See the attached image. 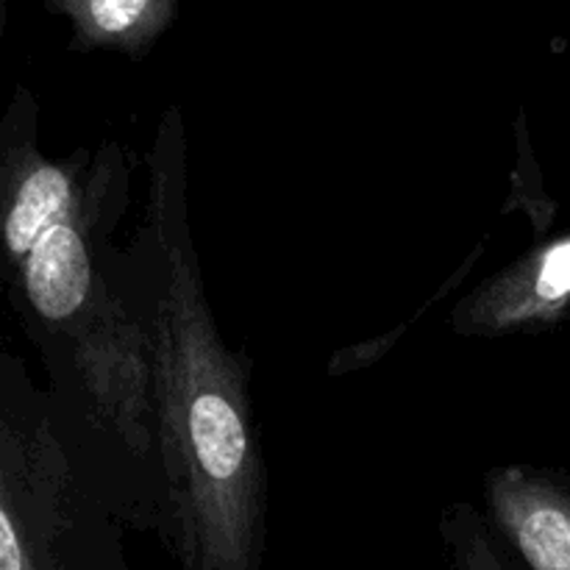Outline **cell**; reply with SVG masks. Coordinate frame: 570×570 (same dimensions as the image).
I'll return each instance as SVG.
<instances>
[{"mask_svg": "<svg viewBox=\"0 0 570 570\" xmlns=\"http://www.w3.org/2000/svg\"><path fill=\"white\" fill-rule=\"evenodd\" d=\"M134 198L120 139L65 156L39 145V104L17 87L0 117V289L45 367L78 476L126 529L161 534L159 451L137 321L109 278Z\"/></svg>", "mask_w": 570, "mask_h": 570, "instance_id": "6da1fadb", "label": "cell"}, {"mask_svg": "<svg viewBox=\"0 0 570 570\" xmlns=\"http://www.w3.org/2000/svg\"><path fill=\"white\" fill-rule=\"evenodd\" d=\"M187 131L161 115L145 159V204L109 278L137 321L159 451V540L181 570H262L271 479L250 360L220 334L189 226Z\"/></svg>", "mask_w": 570, "mask_h": 570, "instance_id": "7a4b0ae2", "label": "cell"}, {"mask_svg": "<svg viewBox=\"0 0 570 570\" xmlns=\"http://www.w3.org/2000/svg\"><path fill=\"white\" fill-rule=\"evenodd\" d=\"M122 532L78 476L48 390L0 348V570H131Z\"/></svg>", "mask_w": 570, "mask_h": 570, "instance_id": "3957f363", "label": "cell"}, {"mask_svg": "<svg viewBox=\"0 0 570 570\" xmlns=\"http://www.w3.org/2000/svg\"><path fill=\"white\" fill-rule=\"evenodd\" d=\"M570 317V232L540 243L456 301L449 326L460 337H512Z\"/></svg>", "mask_w": 570, "mask_h": 570, "instance_id": "277c9868", "label": "cell"}, {"mask_svg": "<svg viewBox=\"0 0 570 570\" xmlns=\"http://www.w3.org/2000/svg\"><path fill=\"white\" fill-rule=\"evenodd\" d=\"M482 512L527 570H570L568 468H490L482 479Z\"/></svg>", "mask_w": 570, "mask_h": 570, "instance_id": "5b68a950", "label": "cell"}, {"mask_svg": "<svg viewBox=\"0 0 570 570\" xmlns=\"http://www.w3.org/2000/svg\"><path fill=\"white\" fill-rule=\"evenodd\" d=\"M48 9L70 20L72 50L145 59L176 26L181 0H48Z\"/></svg>", "mask_w": 570, "mask_h": 570, "instance_id": "8992f818", "label": "cell"}, {"mask_svg": "<svg viewBox=\"0 0 570 570\" xmlns=\"http://www.w3.org/2000/svg\"><path fill=\"white\" fill-rule=\"evenodd\" d=\"M440 540L449 570H527L501 540L482 507L451 501L440 512Z\"/></svg>", "mask_w": 570, "mask_h": 570, "instance_id": "52a82bcc", "label": "cell"}]
</instances>
